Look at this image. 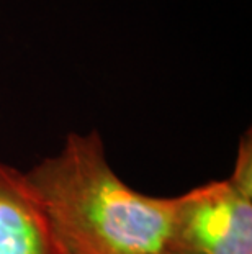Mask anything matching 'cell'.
<instances>
[{
	"mask_svg": "<svg viewBox=\"0 0 252 254\" xmlns=\"http://www.w3.org/2000/svg\"><path fill=\"white\" fill-rule=\"evenodd\" d=\"M69 254H162L170 250L174 198L126 186L97 131L69 134L56 156L25 172Z\"/></svg>",
	"mask_w": 252,
	"mask_h": 254,
	"instance_id": "6da1fadb",
	"label": "cell"
},
{
	"mask_svg": "<svg viewBox=\"0 0 252 254\" xmlns=\"http://www.w3.org/2000/svg\"><path fill=\"white\" fill-rule=\"evenodd\" d=\"M170 250L252 254V138H241L233 174L174 197Z\"/></svg>",
	"mask_w": 252,
	"mask_h": 254,
	"instance_id": "7a4b0ae2",
	"label": "cell"
},
{
	"mask_svg": "<svg viewBox=\"0 0 252 254\" xmlns=\"http://www.w3.org/2000/svg\"><path fill=\"white\" fill-rule=\"evenodd\" d=\"M0 254H69L17 169L0 163Z\"/></svg>",
	"mask_w": 252,
	"mask_h": 254,
	"instance_id": "3957f363",
	"label": "cell"
},
{
	"mask_svg": "<svg viewBox=\"0 0 252 254\" xmlns=\"http://www.w3.org/2000/svg\"><path fill=\"white\" fill-rule=\"evenodd\" d=\"M162 254H184V253H179V251H174V250H169V251H165Z\"/></svg>",
	"mask_w": 252,
	"mask_h": 254,
	"instance_id": "277c9868",
	"label": "cell"
}]
</instances>
